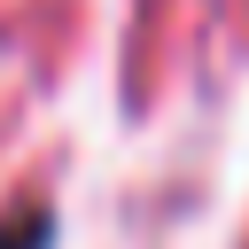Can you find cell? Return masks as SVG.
<instances>
[{"mask_svg": "<svg viewBox=\"0 0 249 249\" xmlns=\"http://www.w3.org/2000/svg\"><path fill=\"white\" fill-rule=\"evenodd\" d=\"M0 249H54V218H47V210L8 218V226H0Z\"/></svg>", "mask_w": 249, "mask_h": 249, "instance_id": "1", "label": "cell"}]
</instances>
